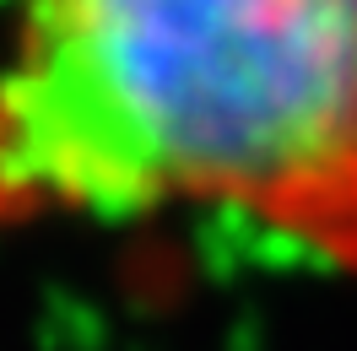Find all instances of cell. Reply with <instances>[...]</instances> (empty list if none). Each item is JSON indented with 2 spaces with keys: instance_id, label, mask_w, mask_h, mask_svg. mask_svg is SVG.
Wrapping results in <instances>:
<instances>
[{
  "instance_id": "cell-1",
  "label": "cell",
  "mask_w": 357,
  "mask_h": 351,
  "mask_svg": "<svg viewBox=\"0 0 357 351\" xmlns=\"http://www.w3.org/2000/svg\"><path fill=\"white\" fill-rule=\"evenodd\" d=\"M211 221L357 281V0H11L0 233Z\"/></svg>"
}]
</instances>
